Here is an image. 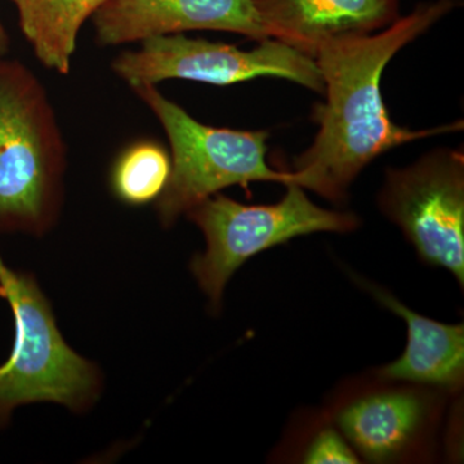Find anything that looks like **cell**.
<instances>
[{
  "instance_id": "obj_1",
  "label": "cell",
  "mask_w": 464,
  "mask_h": 464,
  "mask_svg": "<svg viewBox=\"0 0 464 464\" xmlns=\"http://www.w3.org/2000/svg\"><path fill=\"white\" fill-rule=\"evenodd\" d=\"M458 5L459 0L420 2L408 16L380 32L340 36L317 50L314 60L325 101L316 103L311 114L319 125L314 142L293 160L301 188L332 203H343L353 181L381 155L405 143L463 130V121L420 130L396 124L381 91L390 61Z\"/></svg>"
},
{
  "instance_id": "obj_2",
  "label": "cell",
  "mask_w": 464,
  "mask_h": 464,
  "mask_svg": "<svg viewBox=\"0 0 464 464\" xmlns=\"http://www.w3.org/2000/svg\"><path fill=\"white\" fill-rule=\"evenodd\" d=\"M67 148L44 85L0 56V235L41 237L65 203Z\"/></svg>"
},
{
  "instance_id": "obj_3",
  "label": "cell",
  "mask_w": 464,
  "mask_h": 464,
  "mask_svg": "<svg viewBox=\"0 0 464 464\" xmlns=\"http://www.w3.org/2000/svg\"><path fill=\"white\" fill-rule=\"evenodd\" d=\"M0 298L8 302L14 322V347L0 365V429L18 408L36 402L78 414L91 411L102 395V372L69 346L34 274L12 268L2 255Z\"/></svg>"
},
{
  "instance_id": "obj_4",
  "label": "cell",
  "mask_w": 464,
  "mask_h": 464,
  "mask_svg": "<svg viewBox=\"0 0 464 464\" xmlns=\"http://www.w3.org/2000/svg\"><path fill=\"white\" fill-rule=\"evenodd\" d=\"M134 93L151 110L170 146L172 172L157 203L159 222L170 227L192 207L217 192L252 182L297 183L295 172L268 166L267 130H237L200 123L157 85H140Z\"/></svg>"
},
{
  "instance_id": "obj_5",
  "label": "cell",
  "mask_w": 464,
  "mask_h": 464,
  "mask_svg": "<svg viewBox=\"0 0 464 464\" xmlns=\"http://www.w3.org/2000/svg\"><path fill=\"white\" fill-rule=\"evenodd\" d=\"M285 188L275 204L246 206L217 192L186 213L206 239V249L191 259L190 270L215 313L221 310L231 277L258 253L304 235L346 234L359 227L353 213L316 206L297 183Z\"/></svg>"
},
{
  "instance_id": "obj_6",
  "label": "cell",
  "mask_w": 464,
  "mask_h": 464,
  "mask_svg": "<svg viewBox=\"0 0 464 464\" xmlns=\"http://www.w3.org/2000/svg\"><path fill=\"white\" fill-rule=\"evenodd\" d=\"M111 67L130 88L157 85L168 79L226 87L250 79L279 78L317 93L324 92L316 61L273 38L243 51L185 34L155 36L141 42L139 50L119 54Z\"/></svg>"
},
{
  "instance_id": "obj_7",
  "label": "cell",
  "mask_w": 464,
  "mask_h": 464,
  "mask_svg": "<svg viewBox=\"0 0 464 464\" xmlns=\"http://www.w3.org/2000/svg\"><path fill=\"white\" fill-rule=\"evenodd\" d=\"M378 207L426 264L464 284V152L436 148L406 167H389Z\"/></svg>"
},
{
  "instance_id": "obj_8",
  "label": "cell",
  "mask_w": 464,
  "mask_h": 464,
  "mask_svg": "<svg viewBox=\"0 0 464 464\" xmlns=\"http://www.w3.org/2000/svg\"><path fill=\"white\" fill-rule=\"evenodd\" d=\"M91 20L103 47L192 30L271 38L250 0H109Z\"/></svg>"
},
{
  "instance_id": "obj_9",
  "label": "cell",
  "mask_w": 464,
  "mask_h": 464,
  "mask_svg": "<svg viewBox=\"0 0 464 464\" xmlns=\"http://www.w3.org/2000/svg\"><path fill=\"white\" fill-rule=\"evenodd\" d=\"M271 38L315 56L324 43L395 23L400 0H250Z\"/></svg>"
},
{
  "instance_id": "obj_10",
  "label": "cell",
  "mask_w": 464,
  "mask_h": 464,
  "mask_svg": "<svg viewBox=\"0 0 464 464\" xmlns=\"http://www.w3.org/2000/svg\"><path fill=\"white\" fill-rule=\"evenodd\" d=\"M431 414L427 396L417 390L368 393L341 409L342 435L360 456L374 463L398 459L413 447Z\"/></svg>"
},
{
  "instance_id": "obj_11",
  "label": "cell",
  "mask_w": 464,
  "mask_h": 464,
  "mask_svg": "<svg viewBox=\"0 0 464 464\" xmlns=\"http://www.w3.org/2000/svg\"><path fill=\"white\" fill-rule=\"evenodd\" d=\"M378 301L401 317L408 328L404 353L383 366L378 375L384 381L408 382L420 386L457 391L464 381L463 324H444L415 313L377 286L365 285Z\"/></svg>"
},
{
  "instance_id": "obj_12",
  "label": "cell",
  "mask_w": 464,
  "mask_h": 464,
  "mask_svg": "<svg viewBox=\"0 0 464 464\" xmlns=\"http://www.w3.org/2000/svg\"><path fill=\"white\" fill-rule=\"evenodd\" d=\"M18 25L39 63L67 75L85 21L109 0H9Z\"/></svg>"
},
{
  "instance_id": "obj_13",
  "label": "cell",
  "mask_w": 464,
  "mask_h": 464,
  "mask_svg": "<svg viewBox=\"0 0 464 464\" xmlns=\"http://www.w3.org/2000/svg\"><path fill=\"white\" fill-rule=\"evenodd\" d=\"M172 172V159L163 146L141 141L125 150L111 172L115 197L130 206L157 201L166 190Z\"/></svg>"
},
{
  "instance_id": "obj_14",
  "label": "cell",
  "mask_w": 464,
  "mask_h": 464,
  "mask_svg": "<svg viewBox=\"0 0 464 464\" xmlns=\"http://www.w3.org/2000/svg\"><path fill=\"white\" fill-rule=\"evenodd\" d=\"M304 462L310 464L359 463V457L340 432L325 429L317 433L304 454Z\"/></svg>"
},
{
  "instance_id": "obj_15",
  "label": "cell",
  "mask_w": 464,
  "mask_h": 464,
  "mask_svg": "<svg viewBox=\"0 0 464 464\" xmlns=\"http://www.w3.org/2000/svg\"><path fill=\"white\" fill-rule=\"evenodd\" d=\"M9 50V35L0 18V56H5Z\"/></svg>"
}]
</instances>
